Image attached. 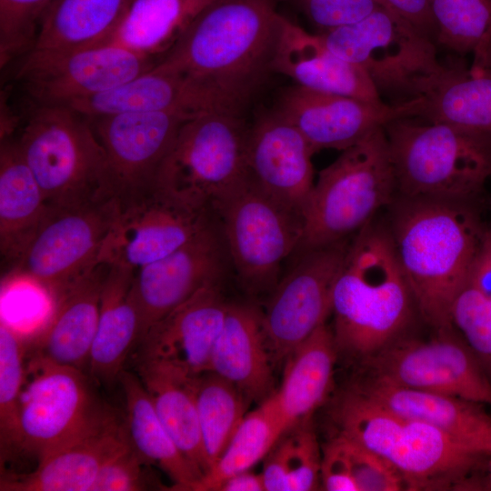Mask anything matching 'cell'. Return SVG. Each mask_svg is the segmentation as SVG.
<instances>
[{
    "mask_svg": "<svg viewBox=\"0 0 491 491\" xmlns=\"http://www.w3.org/2000/svg\"><path fill=\"white\" fill-rule=\"evenodd\" d=\"M284 18L277 0H215L156 66L191 82L212 112L241 115L274 73Z\"/></svg>",
    "mask_w": 491,
    "mask_h": 491,
    "instance_id": "obj_1",
    "label": "cell"
},
{
    "mask_svg": "<svg viewBox=\"0 0 491 491\" xmlns=\"http://www.w3.org/2000/svg\"><path fill=\"white\" fill-rule=\"evenodd\" d=\"M478 202L396 195L388 225L422 319L453 332L452 301L466 283L487 224Z\"/></svg>",
    "mask_w": 491,
    "mask_h": 491,
    "instance_id": "obj_2",
    "label": "cell"
},
{
    "mask_svg": "<svg viewBox=\"0 0 491 491\" xmlns=\"http://www.w3.org/2000/svg\"><path fill=\"white\" fill-rule=\"evenodd\" d=\"M415 311L388 225L373 219L354 235L334 286L338 356L362 364L405 337Z\"/></svg>",
    "mask_w": 491,
    "mask_h": 491,
    "instance_id": "obj_3",
    "label": "cell"
},
{
    "mask_svg": "<svg viewBox=\"0 0 491 491\" xmlns=\"http://www.w3.org/2000/svg\"><path fill=\"white\" fill-rule=\"evenodd\" d=\"M331 415L336 436L388 461L407 490H467L473 473L488 456L427 424L386 408L351 384L338 396Z\"/></svg>",
    "mask_w": 491,
    "mask_h": 491,
    "instance_id": "obj_4",
    "label": "cell"
},
{
    "mask_svg": "<svg viewBox=\"0 0 491 491\" xmlns=\"http://www.w3.org/2000/svg\"><path fill=\"white\" fill-rule=\"evenodd\" d=\"M396 195L479 202L491 178V137L406 117L385 126Z\"/></svg>",
    "mask_w": 491,
    "mask_h": 491,
    "instance_id": "obj_5",
    "label": "cell"
},
{
    "mask_svg": "<svg viewBox=\"0 0 491 491\" xmlns=\"http://www.w3.org/2000/svg\"><path fill=\"white\" fill-rule=\"evenodd\" d=\"M15 138L51 208H72L117 195L89 118L64 105H34Z\"/></svg>",
    "mask_w": 491,
    "mask_h": 491,
    "instance_id": "obj_6",
    "label": "cell"
},
{
    "mask_svg": "<svg viewBox=\"0 0 491 491\" xmlns=\"http://www.w3.org/2000/svg\"><path fill=\"white\" fill-rule=\"evenodd\" d=\"M396 196L385 127L342 151L314 184L295 254L346 240ZM294 254V255H295Z\"/></svg>",
    "mask_w": 491,
    "mask_h": 491,
    "instance_id": "obj_7",
    "label": "cell"
},
{
    "mask_svg": "<svg viewBox=\"0 0 491 491\" xmlns=\"http://www.w3.org/2000/svg\"><path fill=\"white\" fill-rule=\"evenodd\" d=\"M317 34L332 52L363 68L378 92L404 101L425 96L446 68L431 37L383 6Z\"/></svg>",
    "mask_w": 491,
    "mask_h": 491,
    "instance_id": "obj_8",
    "label": "cell"
},
{
    "mask_svg": "<svg viewBox=\"0 0 491 491\" xmlns=\"http://www.w3.org/2000/svg\"><path fill=\"white\" fill-rule=\"evenodd\" d=\"M247 132L238 115L210 112L188 119L154 184L193 209L213 212L215 205L246 176Z\"/></svg>",
    "mask_w": 491,
    "mask_h": 491,
    "instance_id": "obj_9",
    "label": "cell"
},
{
    "mask_svg": "<svg viewBox=\"0 0 491 491\" xmlns=\"http://www.w3.org/2000/svg\"><path fill=\"white\" fill-rule=\"evenodd\" d=\"M213 213L242 286L251 293L273 291L282 263L301 241L303 215L262 190L247 174Z\"/></svg>",
    "mask_w": 491,
    "mask_h": 491,
    "instance_id": "obj_10",
    "label": "cell"
},
{
    "mask_svg": "<svg viewBox=\"0 0 491 491\" xmlns=\"http://www.w3.org/2000/svg\"><path fill=\"white\" fill-rule=\"evenodd\" d=\"M115 416L97 399L83 370L32 354L20 399L21 451L39 462Z\"/></svg>",
    "mask_w": 491,
    "mask_h": 491,
    "instance_id": "obj_11",
    "label": "cell"
},
{
    "mask_svg": "<svg viewBox=\"0 0 491 491\" xmlns=\"http://www.w3.org/2000/svg\"><path fill=\"white\" fill-rule=\"evenodd\" d=\"M116 204L98 262L135 271L179 249L215 218L213 212L193 209L154 183L119 192Z\"/></svg>",
    "mask_w": 491,
    "mask_h": 491,
    "instance_id": "obj_12",
    "label": "cell"
},
{
    "mask_svg": "<svg viewBox=\"0 0 491 491\" xmlns=\"http://www.w3.org/2000/svg\"><path fill=\"white\" fill-rule=\"evenodd\" d=\"M116 210V195L78 207H50L9 274L30 278L55 296L98 263Z\"/></svg>",
    "mask_w": 491,
    "mask_h": 491,
    "instance_id": "obj_13",
    "label": "cell"
},
{
    "mask_svg": "<svg viewBox=\"0 0 491 491\" xmlns=\"http://www.w3.org/2000/svg\"><path fill=\"white\" fill-rule=\"evenodd\" d=\"M19 61L15 76L34 105H64L108 91L159 62L112 43L65 51L32 50Z\"/></svg>",
    "mask_w": 491,
    "mask_h": 491,
    "instance_id": "obj_14",
    "label": "cell"
},
{
    "mask_svg": "<svg viewBox=\"0 0 491 491\" xmlns=\"http://www.w3.org/2000/svg\"><path fill=\"white\" fill-rule=\"evenodd\" d=\"M365 374L408 388L491 405V381L466 343L454 332L428 341L406 336L362 364Z\"/></svg>",
    "mask_w": 491,
    "mask_h": 491,
    "instance_id": "obj_15",
    "label": "cell"
},
{
    "mask_svg": "<svg viewBox=\"0 0 491 491\" xmlns=\"http://www.w3.org/2000/svg\"><path fill=\"white\" fill-rule=\"evenodd\" d=\"M349 242L306 250L296 255L290 271L273 289L263 326L273 361L289 354L332 312V294Z\"/></svg>",
    "mask_w": 491,
    "mask_h": 491,
    "instance_id": "obj_16",
    "label": "cell"
},
{
    "mask_svg": "<svg viewBox=\"0 0 491 491\" xmlns=\"http://www.w3.org/2000/svg\"><path fill=\"white\" fill-rule=\"evenodd\" d=\"M425 103L424 97H416L387 105L295 85L283 91L275 110L302 134L314 152L343 151L395 120L419 117Z\"/></svg>",
    "mask_w": 491,
    "mask_h": 491,
    "instance_id": "obj_17",
    "label": "cell"
},
{
    "mask_svg": "<svg viewBox=\"0 0 491 491\" xmlns=\"http://www.w3.org/2000/svg\"><path fill=\"white\" fill-rule=\"evenodd\" d=\"M229 303L222 283L204 286L154 324L136 345L137 368L194 379L210 371Z\"/></svg>",
    "mask_w": 491,
    "mask_h": 491,
    "instance_id": "obj_18",
    "label": "cell"
},
{
    "mask_svg": "<svg viewBox=\"0 0 491 491\" xmlns=\"http://www.w3.org/2000/svg\"><path fill=\"white\" fill-rule=\"evenodd\" d=\"M228 265L226 247L215 218L179 249L136 270L133 295L140 313L138 342L154 324L199 289L222 283Z\"/></svg>",
    "mask_w": 491,
    "mask_h": 491,
    "instance_id": "obj_19",
    "label": "cell"
},
{
    "mask_svg": "<svg viewBox=\"0 0 491 491\" xmlns=\"http://www.w3.org/2000/svg\"><path fill=\"white\" fill-rule=\"evenodd\" d=\"M314 153L302 134L274 109L248 128L246 174L262 190L304 217L315 184Z\"/></svg>",
    "mask_w": 491,
    "mask_h": 491,
    "instance_id": "obj_20",
    "label": "cell"
},
{
    "mask_svg": "<svg viewBox=\"0 0 491 491\" xmlns=\"http://www.w3.org/2000/svg\"><path fill=\"white\" fill-rule=\"evenodd\" d=\"M170 112L126 113L90 119L117 194L153 184L183 124Z\"/></svg>",
    "mask_w": 491,
    "mask_h": 491,
    "instance_id": "obj_21",
    "label": "cell"
},
{
    "mask_svg": "<svg viewBox=\"0 0 491 491\" xmlns=\"http://www.w3.org/2000/svg\"><path fill=\"white\" fill-rule=\"evenodd\" d=\"M109 268L98 262L52 296V312L36 335L34 355L81 370L88 367Z\"/></svg>",
    "mask_w": 491,
    "mask_h": 491,
    "instance_id": "obj_22",
    "label": "cell"
},
{
    "mask_svg": "<svg viewBox=\"0 0 491 491\" xmlns=\"http://www.w3.org/2000/svg\"><path fill=\"white\" fill-rule=\"evenodd\" d=\"M351 385L386 408L427 424L461 444L491 456V417L482 404L399 386L365 373Z\"/></svg>",
    "mask_w": 491,
    "mask_h": 491,
    "instance_id": "obj_23",
    "label": "cell"
},
{
    "mask_svg": "<svg viewBox=\"0 0 491 491\" xmlns=\"http://www.w3.org/2000/svg\"><path fill=\"white\" fill-rule=\"evenodd\" d=\"M274 73L306 89L367 101H381L366 71L332 52L318 34L284 18Z\"/></svg>",
    "mask_w": 491,
    "mask_h": 491,
    "instance_id": "obj_24",
    "label": "cell"
},
{
    "mask_svg": "<svg viewBox=\"0 0 491 491\" xmlns=\"http://www.w3.org/2000/svg\"><path fill=\"white\" fill-rule=\"evenodd\" d=\"M273 362L263 312L252 304L229 303L210 371L231 382L249 401L263 402L273 394Z\"/></svg>",
    "mask_w": 491,
    "mask_h": 491,
    "instance_id": "obj_25",
    "label": "cell"
},
{
    "mask_svg": "<svg viewBox=\"0 0 491 491\" xmlns=\"http://www.w3.org/2000/svg\"><path fill=\"white\" fill-rule=\"evenodd\" d=\"M129 441L125 420L115 416L98 431L38 462L35 470L6 474L1 491H90L104 463Z\"/></svg>",
    "mask_w": 491,
    "mask_h": 491,
    "instance_id": "obj_26",
    "label": "cell"
},
{
    "mask_svg": "<svg viewBox=\"0 0 491 491\" xmlns=\"http://www.w3.org/2000/svg\"><path fill=\"white\" fill-rule=\"evenodd\" d=\"M64 105L89 119L149 112H170L195 117L212 112L191 82L156 65L113 89L75 99Z\"/></svg>",
    "mask_w": 491,
    "mask_h": 491,
    "instance_id": "obj_27",
    "label": "cell"
},
{
    "mask_svg": "<svg viewBox=\"0 0 491 491\" xmlns=\"http://www.w3.org/2000/svg\"><path fill=\"white\" fill-rule=\"evenodd\" d=\"M337 356L332 329L324 324L286 357L282 384L268 396L286 433L309 421L325 402Z\"/></svg>",
    "mask_w": 491,
    "mask_h": 491,
    "instance_id": "obj_28",
    "label": "cell"
},
{
    "mask_svg": "<svg viewBox=\"0 0 491 491\" xmlns=\"http://www.w3.org/2000/svg\"><path fill=\"white\" fill-rule=\"evenodd\" d=\"M135 270L110 265L100 299L99 316L88 370L105 385L118 380L140 336V313L133 295Z\"/></svg>",
    "mask_w": 491,
    "mask_h": 491,
    "instance_id": "obj_29",
    "label": "cell"
},
{
    "mask_svg": "<svg viewBox=\"0 0 491 491\" xmlns=\"http://www.w3.org/2000/svg\"><path fill=\"white\" fill-rule=\"evenodd\" d=\"M421 115L426 121L446 122L491 137V40L464 61L446 68L426 94Z\"/></svg>",
    "mask_w": 491,
    "mask_h": 491,
    "instance_id": "obj_30",
    "label": "cell"
},
{
    "mask_svg": "<svg viewBox=\"0 0 491 491\" xmlns=\"http://www.w3.org/2000/svg\"><path fill=\"white\" fill-rule=\"evenodd\" d=\"M49 208L14 136L1 139L0 249L2 258L10 271L18 262Z\"/></svg>",
    "mask_w": 491,
    "mask_h": 491,
    "instance_id": "obj_31",
    "label": "cell"
},
{
    "mask_svg": "<svg viewBox=\"0 0 491 491\" xmlns=\"http://www.w3.org/2000/svg\"><path fill=\"white\" fill-rule=\"evenodd\" d=\"M118 381L125 401V424L129 441L149 465L157 466L173 482L172 490L192 491L204 476L178 448L160 421L138 375L123 370Z\"/></svg>",
    "mask_w": 491,
    "mask_h": 491,
    "instance_id": "obj_32",
    "label": "cell"
},
{
    "mask_svg": "<svg viewBox=\"0 0 491 491\" xmlns=\"http://www.w3.org/2000/svg\"><path fill=\"white\" fill-rule=\"evenodd\" d=\"M134 1L54 0L43 16L32 50L65 51L101 45Z\"/></svg>",
    "mask_w": 491,
    "mask_h": 491,
    "instance_id": "obj_33",
    "label": "cell"
},
{
    "mask_svg": "<svg viewBox=\"0 0 491 491\" xmlns=\"http://www.w3.org/2000/svg\"><path fill=\"white\" fill-rule=\"evenodd\" d=\"M214 1L135 0L103 44L119 45L160 61Z\"/></svg>",
    "mask_w": 491,
    "mask_h": 491,
    "instance_id": "obj_34",
    "label": "cell"
},
{
    "mask_svg": "<svg viewBox=\"0 0 491 491\" xmlns=\"http://www.w3.org/2000/svg\"><path fill=\"white\" fill-rule=\"evenodd\" d=\"M155 410L181 452L205 475L208 470L196 408L194 379L137 368Z\"/></svg>",
    "mask_w": 491,
    "mask_h": 491,
    "instance_id": "obj_35",
    "label": "cell"
},
{
    "mask_svg": "<svg viewBox=\"0 0 491 491\" xmlns=\"http://www.w3.org/2000/svg\"><path fill=\"white\" fill-rule=\"evenodd\" d=\"M286 430L268 397L246 413L228 445L192 491H217L228 477L265 458Z\"/></svg>",
    "mask_w": 491,
    "mask_h": 491,
    "instance_id": "obj_36",
    "label": "cell"
},
{
    "mask_svg": "<svg viewBox=\"0 0 491 491\" xmlns=\"http://www.w3.org/2000/svg\"><path fill=\"white\" fill-rule=\"evenodd\" d=\"M194 386L209 470L246 415L249 400L231 382L212 371L195 377Z\"/></svg>",
    "mask_w": 491,
    "mask_h": 491,
    "instance_id": "obj_37",
    "label": "cell"
},
{
    "mask_svg": "<svg viewBox=\"0 0 491 491\" xmlns=\"http://www.w3.org/2000/svg\"><path fill=\"white\" fill-rule=\"evenodd\" d=\"M435 38L464 55L491 39V0H427Z\"/></svg>",
    "mask_w": 491,
    "mask_h": 491,
    "instance_id": "obj_38",
    "label": "cell"
},
{
    "mask_svg": "<svg viewBox=\"0 0 491 491\" xmlns=\"http://www.w3.org/2000/svg\"><path fill=\"white\" fill-rule=\"evenodd\" d=\"M25 346L4 318L0 322V444L1 457L21 451L20 399L25 376Z\"/></svg>",
    "mask_w": 491,
    "mask_h": 491,
    "instance_id": "obj_39",
    "label": "cell"
},
{
    "mask_svg": "<svg viewBox=\"0 0 491 491\" xmlns=\"http://www.w3.org/2000/svg\"><path fill=\"white\" fill-rule=\"evenodd\" d=\"M54 0H0V65L34 47L45 13Z\"/></svg>",
    "mask_w": 491,
    "mask_h": 491,
    "instance_id": "obj_40",
    "label": "cell"
},
{
    "mask_svg": "<svg viewBox=\"0 0 491 491\" xmlns=\"http://www.w3.org/2000/svg\"><path fill=\"white\" fill-rule=\"evenodd\" d=\"M450 320L485 370H491V298L467 279L452 301Z\"/></svg>",
    "mask_w": 491,
    "mask_h": 491,
    "instance_id": "obj_41",
    "label": "cell"
},
{
    "mask_svg": "<svg viewBox=\"0 0 491 491\" xmlns=\"http://www.w3.org/2000/svg\"><path fill=\"white\" fill-rule=\"evenodd\" d=\"M290 491H311L320 482L322 454L310 420L284 434Z\"/></svg>",
    "mask_w": 491,
    "mask_h": 491,
    "instance_id": "obj_42",
    "label": "cell"
},
{
    "mask_svg": "<svg viewBox=\"0 0 491 491\" xmlns=\"http://www.w3.org/2000/svg\"><path fill=\"white\" fill-rule=\"evenodd\" d=\"M148 466L128 441L104 463L90 491H141L158 487L148 474Z\"/></svg>",
    "mask_w": 491,
    "mask_h": 491,
    "instance_id": "obj_43",
    "label": "cell"
},
{
    "mask_svg": "<svg viewBox=\"0 0 491 491\" xmlns=\"http://www.w3.org/2000/svg\"><path fill=\"white\" fill-rule=\"evenodd\" d=\"M336 436L342 442L358 491H397L406 487L402 476L385 458L354 441Z\"/></svg>",
    "mask_w": 491,
    "mask_h": 491,
    "instance_id": "obj_44",
    "label": "cell"
},
{
    "mask_svg": "<svg viewBox=\"0 0 491 491\" xmlns=\"http://www.w3.org/2000/svg\"><path fill=\"white\" fill-rule=\"evenodd\" d=\"M319 33L355 23L379 6L377 0H297Z\"/></svg>",
    "mask_w": 491,
    "mask_h": 491,
    "instance_id": "obj_45",
    "label": "cell"
},
{
    "mask_svg": "<svg viewBox=\"0 0 491 491\" xmlns=\"http://www.w3.org/2000/svg\"><path fill=\"white\" fill-rule=\"evenodd\" d=\"M320 482L327 491H358L341 440L335 436L322 454Z\"/></svg>",
    "mask_w": 491,
    "mask_h": 491,
    "instance_id": "obj_46",
    "label": "cell"
},
{
    "mask_svg": "<svg viewBox=\"0 0 491 491\" xmlns=\"http://www.w3.org/2000/svg\"><path fill=\"white\" fill-rule=\"evenodd\" d=\"M261 474L265 491H290L287 447L283 436L266 455Z\"/></svg>",
    "mask_w": 491,
    "mask_h": 491,
    "instance_id": "obj_47",
    "label": "cell"
},
{
    "mask_svg": "<svg viewBox=\"0 0 491 491\" xmlns=\"http://www.w3.org/2000/svg\"><path fill=\"white\" fill-rule=\"evenodd\" d=\"M377 2L429 37L435 36V25L427 0H377Z\"/></svg>",
    "mask_w": 491,
    "mask_h": 491,
    "instance_id": "obj_48",
    "label": "cell"
},
{
    "mask_svg": "<svg viewBox=\"0 0 491 491\" xmlns=\"http://www.w3.org/2000/svg\"><path fill=\"white\" fill-rule=\"evenodd\" d=\"M468 281L491 298V223L487 224L476 250Z\"/></svg>",
    "mask_w": 491,
    "mask_h": 491,
    "instance_id": "obj_49",
    "label": "cell"
},
{
    "mask_svg": "<svg viewBox=\"0 0 491 491\" xmlns=\"http://www.w3.org/2000/svg\"><path fill=\"white\" fill-rule=\"evenodd\" d=\"M217 491H265L262 474L251 469L237 473L225 479Z\"/></svg>",
    "mask_w": 491,
    "mask_h": 491,
    "instance_id": "obj_50",
    "label": "cell"
},
{
    "mask_svg": "<svg viewBox=\"0 0 491 491\" xmlns=\"http://www.w3.org/2000/svg\"><path fill=\"white\" fill-rule=\"evenodd\" d=\"M491 490V461L488 464L487 472L482 478H475L470 490Z\"/></svg>",
    "mask_w": 491,
    "mask_h": 491,
    "instance_id": "obj_51",
    "label": "cell"
}]
</instances>
